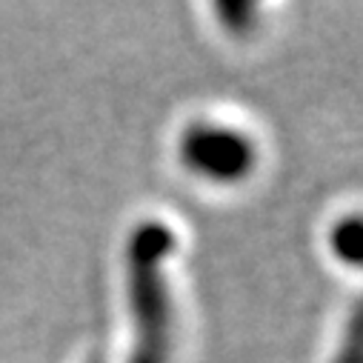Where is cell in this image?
<instances>
[{
  "instance_id": "6da1fadb",
  "label": "cell",
  "mask_w": 363,
  "mask_h": 363,
  "mask_svg": "<svg viewBox=\"0 0 363 363\" xmlns=\"http://www.w3.org/2000/svg\"><path fill=\"white\" fill-rule=\"evenodd\" d=\"M174 249V235L160 220H143L126 243L129 309L135 323V346L126 363L172 360V298L163 263Z\"/></svg>"
},
{
  "instance_id": "7a4b0ae2",
  "label": "cell",
  "mask_w": 363,
  "mask_h": 363,
  "mask_svg": "<svg viewBox=\"0 0 363 363\" xmlns=\"http://www.w3.org/2000/svg\"><path fill=\"white\" fill-rule=\"evenodd\" d=\"M255 143L249 135L220 123H192L180 138V160L198 177L215 184H238L255 169Z\"/></svg>"
},
{
  "instance_id": "3957f363",
  "label": "cell",
  "mask_w": 363,
  "mask_h": 363,
  "mask_svg": "<svg viewBox=\"0 0 363 363\" xmlns=\"http://www.w3.org/2000/svg\"><path fill=\"white\" fill-rule=\"evenodd\" d=\"M329 246L346 266H363V215H349L332 226Z\"/></svg>"
},
{
  "instance_id": "277c9868",
  "label": "cell",
  "mask_w": 363,
  "mask_h": 363,
  "mask_svg": "<svg viewBox=\"0 0 363 363\" xmlns=\"http://www.w3.org/2000/svg\"><path fill=\"white\" fill-rule=\"evenodd\" d=\"M332 363H363V298L352 306L349 326L340 343V352L335 354Z\"/></svg>"
},
{
  "instance_id": "5b68a950",
  "label": "cell",
  "mask_w": 363,
  "mask_h": 363,
  "mask_svg": "<svg viewBox=\"0 0 363 363\" xmlns=\"http://www.w3.org/2000/svg\"><path fill=\"white\" fill-rule=\"evenodd\" d=\"M218 15L223 21L226 29L238 32V35H246L255 29L257 23V6L255 4H220L218 6Z\"/></svg>"
}]
</instances>
